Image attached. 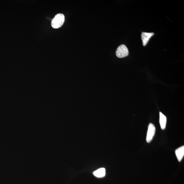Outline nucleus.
<instances>
[{
  "label": "nucleus",
  "instance_id": "obj_6",
  "mask_svg": "<svg viewBox=\"0 0 184 184\" xmlns=\"http://www.w3.org/2000/svg\"><path fill=\"white\" fill-rule=\"evenodd\" d=\"M167 118L162 112H160V123L161 128L162 130H164L166 126Z\"/></svg>",
  "mask_w": 184,
  "mask_h": 184
},
{
  "label": "nucleus",
  "instance_id": "obj_3",
  "mask_svg": "<svg viewBox=\"0 0 184 184\" xmlns=\"http://www.w3.org/2000/svg\"><path fill=\"white\" fill-rule=\"evenodd\" d=\"M156 132V128L153 124H149L148 126V131H147L146 141L149 143L152 140Z\"/></svg>",
  "mask_w": 184,
  "mask_h": 184
},
{
  "label": "nucleus",
  "instance_id": "obj_5",
  "mask_svg": "<svg viewBox=\"0 0 184 184\" xmlns=\"http://www.w3.org/2000/svg\"><path fill=\"white\" fill-rule=\"evenodd\" d=\"M175 153L178 161L180 162L184 156V146H182L177 149Z\"/></svg>",
  "mask_w": 184,
  "mask_h": 184
},
{
  "label": "nucleus",
  "instance_id": "obj_7",
  "mask_svg": "<svg viewBox=\"0 0 184 184\" xmlns=\"http://www.w3.org/2000/svg\"><path fill=\"white\" fill-rule=\"evenodd\" d=\"M93 175L97 177L101 178L104 177L105 175V169L104 168H101L96 170L93 172Z\"/></svg>",
  "mask_w": 184,
  "mask_h": 184
},
{
  "label": "nucleus",
  "instance_id": "obj_1",
  "mask_svg": "<svg viewBox=\"0 0 184 184\" xmlns=\"http://www.w3.org/2000/svg\"><path fill=\"white\" fill-rule=\"evenodd\" d=\"M64 20L65 18L63 14L59 13L57 14L52 20V26L55 29L59 28L63 25Z\"/></svg>",
  "mask_w": 184,
  "mask_h": 184
},
{
  "label": "nucleus",
  "instance_id": "obj_4",
  "mask_svg": "<svg viewBox=\"0 0 184 184\" xmlns=\"http://www.w3.org/2000/svg\"><path fill=\"white\" fill-rule=\"evenodd\" d=\"M154 34L153 33H148L146 32L142 33L141 38L142 45L144 46H146L150 38L154 35Z\"/></svg>",
  "mask_w": 184,
  "mask_h": 184
},
{
  "label": "nucleus",
  "instance_id": "obj_2",
  "mask_svg": "<svg viewBox=\"0 0 184 184\" xmlns=\"http://www.w3.org/2000/svg\"><path fill=\"white\" fill-rule=\"evenodd\" d=\"M116 54L117 57L119 58H122L127 56L129 55L128 48L125 45H121L117 48Z\"/></svg>",
  "mask_w": 184,
  "mask_h": 184
}]
</instances>
